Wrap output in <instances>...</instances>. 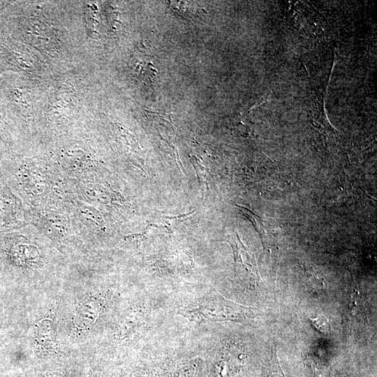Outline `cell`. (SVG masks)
Returning <instances> with one entry per match:
<instances>
[{
	"label": "cell",
	"instance_id": "1",
	"mask_svg": "<svg viewBox=\"0 0 377 377\" xmlns=\"http://www.w3.org/2000/svg\"><path fill=\"white\" fill-rule=\"evenodd\" d=\"M0 177L27 206L68 213L77 199L74 184L50 158L12 150L0 154Z\"/></svg>",
	"mask_w": 377,
	"mask_h": 377
},
{
	"label": "cell",
	"instance_id": "2",
	"mask_svg": "<svg viewBox=\"0 0 377 377\" xmlns=\"http://www.w3.org/2000/svg\"><path fill=\"white\" fill-rule=\"evenodd\" d=\"M28 206L0 177V233L21 228L29 223Z\"/></svg>",
	"mask_w": 377,
	"mask_h": 377
},
{
	"label": "cell",
	"instance_id": "3",
	"mask_svg": "<svg viewBox=\"0 0 377 377\" xmlns=\"http://www.w3.org/2000/svg\"><path fill=\"white\" fill-rule=\"evenodd\" d=\"M205 297L197 308L188 311L193 316L210 320L242 321L245 318L244 309L234 302L225 300L221 295Z\"/></svg>",
	"mask_w": 377,
	"mask_h": 377
},
{
	"label": "cell",
	"instance_id": "4",
	"mask_svg": "<svg viewBox=\"0 0 377 377\" xmlns=\"http://www.w3.org/2000/svg\"><path fill=\"white\" fill-rule=\"evenodd\" d=\"M10 126L0 117V139L8 147L15 145V138Z\"/></svg>",
	"mask_w": 377,
	"mask_h": 377
},
{
	"label": "cell",
	"instance_id": "5",
	"mask_svg": "<svg viewBox=\"0 0 377 377\" xmlns=\"http://www.w3.org/2000/svg\"><path fill=\"white\" fill-rule=\"evenodd\" d=\"M311 323L322 333L328 332L331 328L330 320L325 315L320 314L312 318Z\"/></svg>",
	"mask_w": 377,
	"mask_h": 377
},
{
	"label": "cell",
	"instance_id": "6",
	"mask_svg": "<svg viewBox=\"0 0 377 377\" xmlns=\"http://www.w3.org/2000/svg\"><path fill=\"white\" fill-rule=\"evenodd\" d=\"M195 214V212H194V211L191 212H188V213H186V214H181V215H179V216H163L164 218L165 219H179L181 217H184V216H188L191 214Z\"/></svg>",
	"mask_w": 377,
	"mask_h": 377
}]
</instances>
